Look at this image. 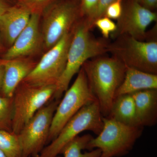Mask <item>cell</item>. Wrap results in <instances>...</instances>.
Here are the masks:
<instances>
[{
    "instance_id": "6da1fadb",
    "label": "cell",
    "mask_w": 157,
    "mask_h": 157,
    "mask_svg": "<svg viewBox=\"0 0 157 157\" xmlns=\"http://www.w3.org/2000/svg\"><path fill=\"white\" fill-rule=\"evenodd\" d=\"M103 55L86 61L82 68L99 103L103 117H108L116 92L123 81L127 67L113 56Z\"/></svg>"
},
{
    "instance_id": "7a4b0ae2",
    "label": "cell",
    "mask_w": 157,
    "mask_h": 157,
    "mask_svg": "<svg viewBox=\"0 0 157 157\" xmlns=\"http://www.w3.org/2000/svg\"><path fill=\"white\" fill-rule=\"evenodd\" d=\"M90 30L85 19L77 21L73 26L66 67L56 84L52 100H60L73 76L86 61L108 52L109 42L104 38H95Z\"/></svg>"
},
{
    "instance_id": "3957f363",
    "label": "cell",
    "mask_w": 157,
    "mask_h": 157,
    "mask_svg": "<svg viewBox=\"0 0 157 157\" xmlns=\"http://www.w3.org/2000/svg\"><path fill=\"white\" fill-rule=\"evenodd\" d=\"M103 129L88 144L86 149L101 150L100 157H120L129 153L142 135L144 127L129 126L109 117H103Z\"/></svg>"
},
{
    "instance_id": "277c9868",
    "label": "cell",
    "mask_w": 157,
    "mask_h": 157,
    "mask_svg": "<svg viewBox=\"0 0 157 157\" xmlns=\"http://www.w3.org/2000/svg\"><path fill=\"white\" fill-rule=\"evenodd\" d=\"M102 118L97 100L86 104L68 121L57 137L45 146L39 157L57 156L67 144L84 131H91L98 135L104 125Z\"/></svg>"
},
{
    "instance_id": "5b68a950",
    "label": "cell",
    "mask_w": 157,
    "mask_h": 157,
    "mask_svg": "<svg viewBox=\"0 0 157 157\" xmlns=\"http://www.w3.org/2000/svg\"><path fill=\"white\" fill-rule=\"evenodd\" d=\"M107 52L128 67L157 74V42H144L122 35L109 42Z\"/></svg>"
},
{
    "instance_id": "8992f818",
    "label": "cell",
    "mask_w": 157,
    "mask_h": 157,
    "mask_svg": "<svg viewBox=\"0 0 157 157\" xmlns=\"http://www.w3.org/2000/svg\"><path fill=\"white\" fill-rule=\"evenodd\" d=\"M65 93L54 114L47 144L57 137L68 121L82 107L97 100L82 68L78 72L73 85Z\"/></svg>"
},
{
    "instance_id": "52a82bcc",
    "label": "cell",
    "mask_w": 157,
    "mask_h": 157,
    "mask_svg": "<svg viewBox=\"0 0 157 157\" xmlns=\"http://www.w3.org/2000/svg\"><path fill=\"white\" fill-rule=\"evenodd\" d=\"M56 85L37 86L22 81L13 94L12 132L18 134L34 114L52 100Z\"/></svg>"
},
{
    "instance_id": "ba28073f",
    "label": "cell",
    "mask_w": 157,
    "mask_h": 157,
    "mask_svg": "<svg viewBox=\"0 0 157 157\" xmlns=\"http://www.w3.org/2000/svg\"><path fill=\"white\" fill-rule=\"evenodd\" d=\"M60 100H52L40 108L18 134L22 157H39L47 144L52 122Z\"/></svg>"
},
{
    "instance_id": "9c48e42d",
    "label": "cell",
    "mask_w": 157,
    "mask_h": 157,
    "mask_svg": "<svg viewBox=\"0 0 157 157\" xmlns=\"http://www.w3.org/2000/svg\"><path fill=\"white\" fill-rule=\"evenodd\" d=\"M72 38V29L48 49L23 81L42 86L56 85L66 67Z\"/></svg>"
},
{
    "instance_id": "30bf717a",
    "label": "cell",
    "mask_w": 157,
    "mask_h": 157,
    "mask_svg": "<svg viewBox=\"0 0 157 157\" xmlns=\"http://www.w3.org/2000/svg\"><path fill=\"white\" fill-rule=\"evenodd\" d=\"M78 7L66 1L54 4L47 10L42 23V36L45 48L50 49L72 30L78 19Z\"/></svg>"
},
{
    "instance_id": "8fae6325",
    "label": "cell",
    "mask_w": 157,
    "mask_h": 157,
    "mask_svg": "<svg viewBox=\"0 0 157 157\" xmlns=\"http://www.w3.org/2000/svg\"><path fill=\"white\" fill-rule=\"evenodd\" d=\"M155 12L144 8L135 0H132L123 9L122 13L116 24L117 29L111 34L113 39L128 35L140 41H144L146 29L151 24L157 21Z\"/></svg>"
},
{
    "instance_id": "7c38bea8",
    "label": "cell",
    "mask_w": 157,
    "mask_h": 157,
    "mask_svg": "<svg viewBox=\"0 0 157 157\" xmlns=\"http://www.w3.org/2000/svg\"><path fill=\"white\" fill-rule=\"evenodd\" d=\"M40 14L31 13L28 23L2 56L5 60L23 58L38 51L43 42L39 31Z\"/></svg>"
},
{
    "instance_id": "4fadbf2b",
    "label": "cell",
    "mask_w": 157,
    "mask_h": 157,
    "mask_svg": "<svg viewBox=\"0 0 157 157\" xmlns=\"http://www.w3.org/2000/svg\"><path fill=\"white\" fill-rule=\"evenodd\" d=\"M31 12L21 6H13L0 14V38L9 48L28 23Z\"/></svg>"
},
{
    "instance_id": "5bb4252c",
    "label": "cell",
    "mask_w": 157,
    "mask_h": 157,
    "mask_svg": "<svg viewBox=\"0 0 157 157\" xmlns=\"http://www.w3.org/2000/svg\"><path fill=\"white\" fill-rule=\"evenodd\" d=\"M5 68L2 97H13L18 85L31 73L36 64L23 58L3 59Z\"/></svg>"
},
{
    "instance_id": "9a60e30c",
    "label": "cell",
    "mask_w": 157,
    "mask_h": 157,
    "mask_svg": "<svg viewBox=\"0 0 157 157\" xmlns=\"http://www.w3.org/2000/svg\"><path fill=\"white\" fill-rule=\"evenodd\" d=\"M135 102L140 125L152 127L157 122V89L143 90L131 94Z\"/></svg>"
},
{
    "instance_id": "2e32d148",
    "label": "cell",
    "mask_w": 157,
    "mask_h": 157,
    "mask_svg": "<svg viewBox=\"0 0 157 157\" xmlns=\"http://www.w3.org/2000/svg\"><path fill=\"white\" fill-rule=\"evenodd\" d=\"M151 89H157V74L127 67L124 78L116 92L115 98L123 95Z\"/></svg>"
},
{
    "instance_id": "e0dca14e",
    "label": "cell",
    "mask_w": 157,
    "mask_h": 157,
    "mask_svg": "<svg viewBox=\"0 0 157 157\" xmlns=\"http://www.w3.org/2000/svg\"><path fill=\"white\" fill-rule=\"evenodd\" d=\"M108 117L129 126H141L137 118L135 102L131 94L116 97Z\"/></svg>"
},
{
    "instance_id": "ac0fdd59",
    "label": "cell",
    "mask_w": 157,
    "mask_h": 157,
    "mask_svg": "<svg viewBox=\"0 0 157 157\" xmlns=\"http://www.w3.org/2000/svg\"><path fill=\"white\" fill-rule=\"evenodd\" d=\"M93 137L90 134L77 136L63 148L60 154L63 155L64 157H100L101 151L98 148L84 153L82 152L86 149L88 144Z\"/></svg>"
},
{
    "instance_id": "d6986e66",
    "label": "cell",
    "mask_w": 157,
    "mask_h": 157,
    "mask_svg": "<svg viewBox=\"0 0 157 157\" xmlns=\"http://www.w3.org/2000/svg\"><path fill=\"white\" fill-rule=\"evenodd\" d=\"M0 150L7 157H21L18 134L0 129Z\"/></svg>"
},
{
    "instance_id": "ffe728a7",
    "label": "cell",
    "mask_w": 157,
    "mask_h": 157,
    "mask_svg": "<svg viewBox=\"0 0 157 157\" xmlns=\"http://www.w3.org/2000/svg\"><path fill=\"white\" fill-rule=\"evenodd\" d=\"M13 97L0 96V129L12 132L13 117Z\"/></svg>"
},
{
    "instance_id": "44dd1931",
    "label": "cell",
    "mask_w": 157,
    "mask_h": 157,
    "mask_svg": "<svg viewBox=\"0 0 157 157\" xmlns=\"http://www.w3.org/2000/svg\"><path fill=\"white\" fill-rule=\"evenodd\" d=\"M116 0H99L95 8L88 15L86 16L85 20L91 30L94 28L96 20L104 16L105 10L111 3Z\"/></svg>"
},
{
    "instance_id": "7402d4cb",
    "label": "cell",
    "mask_w": 157,
    "mask_h": 157,
    "mask_svg": "<svg viewBox=\"0 0 157 157\" xmlns=\"http://www.w3.org/2000/svg\"><path fill=\"white\" fill-rule=\"evenodd\" d=\"M96 27L100 31L105 39H109V36L113 33L117 29V25L112 19L103 16L96 20L94 23V27Z\"/></svg>"
},
{
    "instance_id": "603a6c76",
    "label": "cell",
    "mask_w": 157,
    "mask_h": 157,
    "mask_svg": "<svg viewBox=\"0 0 157 157\" xmlns=\"http://www.w3.org/2000/svg\"><path fill=\"white\" fill-rule=\"evenodd\" d=\"M19 6L24 7L31 13L41 12L54 0H18Z\"/></svg>"
},
{
    "instance_id": "cb8c5ba5",
    "label": "cell",
    "mask_w": 157,
    "mask_h": 157,
    "mask_svg": "<svg viewBox=\"0 0 157 157\" xmlns=\"http://www.w3.org/2000/svg\"><path fill=\"white\" fill-rule=\"evenodd\" d=\"M122 0H116L111 3L105 10L104 16L111 19L118 20L123 11Z\"/></svg>"
},
{
    "instance_id": "d4e9b609",
    "label": "cell",
    "mask_w": 157,
    "mask_h": 157,
    "mask_svg": "<svg viewBox=\"0 0 157 157\" xmlns=\"http://www.w3.org/2000/svg\"><path fill=\"white\" fill-rule=\"evenodd\" d=\"M99 0H81L80 12L82 15L87 16L95 8Z\"/></svg>"
},
{
    "instance_id": "484cf974",
    "label": "cell",
    "mask_w": 157,
    "mask_h": 157,
    "mask_svg": "<svg viewBox=\"0 0 157 157\" xmlns=\"http://www.w3.org/2000/svg\"><path fill=\"white\" fill-rule=\"evenodd\" d=\"M144 8L152 11L157 6V0H135Z\"/></svg>"
},
{
    "instance_id": "4316f807",
    "label": "cell",
    "mask_w": 157,
    "mask_h": 157,
    "mask_svg": "<svg viewBox=\"0 0 157 157\" xmlns=\"http://www.w3.org/2000/svg\"><path fill=\"white\" fill-rule=\"evenodd\" d=\"M14 0H0V14H3L13 5Z\"/></svg>"
},
{
    "instance_id": "83f0119b",
    "label": "cell",
    "mask_w": 157,
    "mask_h": 157,
    "mask_svg": "<svg viewBox=\"0 0 157 157\" xmlns=\"http://www.w3.org/2000/svg\"><path fill=\"white\" fill-rule=\"evenodd\" d=\"M4 73H5V68L3 63L2 60V59H0V96L2 97Z\"/></svg>"
},
{
    "instance_id": "f1b7e54d",
    "label": "cell",
    "mask_w": 157,
    "mask_h": 157,
    "mask_svg": "<svg viewBox=\"0 0 157 157\" xmlns=\"http://www.w3.org/2000/svg\"><path fill=\"white\" fill-rule=\"evenodd\" d=\"M0 157H7L5 154L0 150Z\"/></svg>"
},
{
    "instance_id": "f546056e",
    "label": "cell",
    "mask_w": 157,
    "mask_h": 157,
    "mask_svg": "<svg viewBox=\"0 0 157 157\" xmlns=\"http://www.w3.org/2000/svg\"><path fill=\"white\" fill-rule=\"evenodd\" d=\"M1 49H2V45H1V38H0V51H1Z\"/></svg>"
},
{
    "instance_id": "4dcf8cb0",
    "label": "cell",
    "mask_w": 157,
    "mask_h": 157,
    "mask_svg": "<svg viewBox=\"0 0 157 157\" xmlns=\"http://www.w3.org/2000/svg\"><path fill=\"white\" fill-rule=\"evenodd\" d=\"M56 157H60L58 155V156H56Z\"/></svg>"
}]
</instances>
